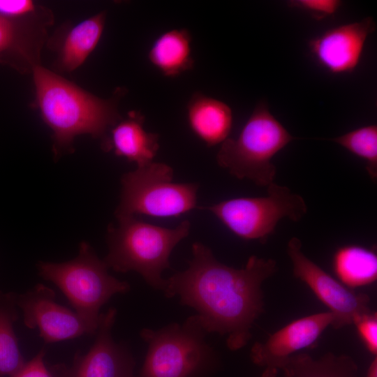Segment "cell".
Returning a JSON list of instances; mask_svg holds the SVG:
<instances>
[{
	"instance_id": "6da1fadb",
	"label": "cell",
	"mask_w": 377,
	"mask_h": 377,
	"mask_svg": "<svg viewBox=\"0 0 377 377\" xmlns=\"http://www.w3.org/2000/svg\"><path fill=\"white\" fill-rule=\"evenodd\" d=\"M191 251L188 267L166 279L164 295H177L182 304L193 308L206 332L226 336L230 350L242 348L264 312L262 285L276 272V260L251 256L236 269L219 261L201 242L193 243Z\"/></svg>"
},
{
	"instance_id": "7a4b0ae2",
	"label": "cell",
	"mask_w": 377,
	"mask_h": 377,
	"mask_svg": "<svg viewBox=\"0 0 377 377\" xmlns=\"http://www.w3.org/2000/svg\"><path fill=\"white\" fill-rule=\"evenodd\" d=\"M31 66L37 106L52 132L54 156L71 152L81 134L100 138L106 151L108 132L121 119L117 102L122 90L103 99L35 62Z\"/></svg>"
},
{
	"instance_id": "3957f363",
	"label": "cell",
	"mask_w": 377,
	"mask_h": 377,
	"mask_svg": "<svg viewBox=\"0 0 377 377\" xmlns=\"http://www.w3.org/2000/svg\"><path fill=\"white\" fill-rule=\"evenodd\" d=\"M107 230L108 252L104 262L117 272L140 274L152 288L164 291L166 279L162 274L170 267L174 248L190 232L191 223L182 221L175 228L145 222L135 216L119 219Z\"/></svg>"
},
{
	"instance_id": "277c9868",
	"label": "cell",
	"mask_w": 377,
	"mask_h": 377,
	"mask_svg": "<svg viewBox=\"0 0 377 377\" xmlns=\"http://www.w3.org/2000/svg\"><path fill=\"white\" fill-rule=\"evenodd\" d=\"M295 138L272 114L265 103H258L236 138L226 139L216 154L218 165L239 179L260 186L274 182V156Z\"/></svg>"
},
{
	"instance_id": "5b68a950",
	"label": "cell",
	"mask_w": 377,
	"mask_h": 377,
	"mask_svg": "<svg viewBox=\"0 0 377 377\" xmlns=\"http://www.w3.org/2000/svg\"><path fill=\"white\" fill-rule=\"evenodd\" d=\"M39 275L53 283L66 296L74 311L98 325L101 308L118 293L130 290L128 282L108 273V267L91 246L82 242L77 256L63 263L39 262Z\"/></svg>"
},
{
	"instance_id": "8992f818",
	"label": "cell",
	"mask_w": 377,
	"mask_h": 377,
	"mask_svg": "<svg viewBox=\"0 0 377 377\" xmlns=\"http://www.w3.org/2000/svg\"><path fill=\"white\" fill-rule=\"evenodd\" d=\"M117 219L142 214L156 218L178 217L198 207L199 184L173 182L169 165L154 162L123 175Z\"/></svg>"
},
{
	"instance_id": "52a82bcc",
	"label": "cell",
	"mask_w": 377,
	"mask_h": 377,
	"mask_svg": "<svg viewBox=\"0 0 377 377\" xmlns=\"http://www.w3.org/2000/svg\"><path fill=\"white\" fill-rule=\"evenodd\" d=\"M206 333L196 314L182 324L143 329L140 337L148 349L140 377H198L215 360Z\"/></svg>"
},
{
	"instance_id": "ba28073f",
	"label": "cell",
	"mask_w": 377,
	"mask_h": 377,
	"mask_svg": "<svg viewBox=\"0 0 377 377\" xmlns=\"http://www.w3.org/2000/svg\"><path fill=\"white\" fill-rule=\"evenodd\" d=\"M267 187L266 196L235 198L197 209L212 213L237 237L264 242L281 219L297 222L307 212L304 198L288 187L274 182Z\"/></svg>"
},
{
	"instance_id": "9c48e42d",
	"label": "cell",
	"mask_w": 377,
	"mask_h": 377,
	"mask_svg": "<svg viewBox=\"0 0 377 377\" xmlns=\"http://www.w3.org/2000/svg\"><path fill=\"white\" fill-rule=\"evenodd\" d=\"M287 253L295 277L305 283L334 315V329L353 324L359 316L372 311L367 294L352 290L309 258L297 237L288 241Z\"/></svg>"
},
{
	"instance_id": "30bf717a",
	"label": "cell",
	"mask_w": 377,
	"mask_h": 377,
	"mask_svg": "<svg viewBox=\"0 0 377 377\" xmlns=\"http://www.w3.org/2000/svg\"><path fill=\"white\" fill-rule=\"evenodd\" d=\"M16 302L22 312L24 325L29 329H38L40 337L46 343L96 332L98 325L57 303L55 292L42 283L17 294Z\"/></svg>"
},
{
	"instance_id": "8fae6325",
	"label": "cell",
	"mask_w": 377,
	"mask_h": 377,
	"mask_svg": "<svg viewBox=\"0 0 377 377\" xmlns=\"http://www.w3.org/2000/svg\"><path fill=\"white\" fill-rule=\"evenodd\" d=\"M116 316L114 308L101 313L92 346L86 354L77 352L70 367L64 366V377H134L133 357L112 337Z\"/></svg>"
},
{
	"instance_id": "7c38bea8",
	"label": "cell",
	"mask_w": 377,
	"mask_h": 377,
	"mask_svg": "<svg viewBox=\"0 0 377 377\" xmlns=\"http://www.w3.org/2000/svg\"><path fill=\"white\" fill-rule=\"evenodd\" d=\"M375 29L376 23L370 17L332 27L309 41L310 52L329 73H351L360 64L367 37Z\"/></svg>"
},
{
	"instance_id": "4fadbf2b",
	"label": "cell",
	"mask_w": 377,
	"mask_h": 377,
	"mask_svg": "<svg viewBox=\"0 0 377 377\" xmlns=\"http://www.w3.org/2000/svg\"><path fill=\"white\" fill-rule=\"evenodd\" d=\"M334 322V316L329 311L292 321L271 334L265 342L256 341L251 349V360L256 365L279 370L290 356L314 345Z\"/></svg>"
},
{
	"instance_id": "5bb4252c",
	"label": "cell",
	"mask_w": 377,
	"mask_h": 377,
	"mask_svg": "<svg viewBox=\"0 0 377 377\" xmlns=\"http://www.w3.org/2000/svg\"><path fill=\"white\" fill-rule=\"evenodd\" d=\"M144 121V116L135 111L121 118L110 131L106 151L113 149L116 156L137 167L151 163L159 149V137L145 129Z\"/></svg>"
},
{
	"instance_id": "9a60e30c",
	"label": "cell",
	"mask_w": 377,
	"mask_h": 377,
	"mask_svg": "<svg viewBox=\"0 0 377 377\" xmlns=\"http://www.w3.org/2000/svg\"><path fill=\"white\" fill-rule=\"evenodd\" d=\"M188 126L207 147L222 144L232 126L231 108L224 102L196 92L186 108Z\"/></svg>"
},
{
	"instance_id": "2e32d148",
	"label": "cell",
	"mask_w": 377,
	"mask_h": 377,
	"mask_svg": "<svg viewBox=\"0 0 377 377\" xmlns=\"http://www.w3.org/2000/svg\"><path fill=\"white\" fill-rule=\"evenodd\" d=\"M148 59L164 76L173 77L191 70L194 65L191 56V36L185 29L167 31L151 45Z\"/></svg>"
},
{
	"instance_id": "e0dca14e",
	"label": "cell",
	"mask_w": 377,
	"mask_h": 377,
	"mask_svg": "<svg viewBox=\"0 0 377 377\" xmlns=\"http://www.w3.org/2000/svg\"><path fill=\"white\" fill-rule=\"evenodd\" d=\"M105 13L86 19L66 34L59 52V66L65 71L80 67L98 45L105 26Z\"/></svg>"
},
{
	"instance_id": "ac0fdd59",
	"label": "cell",
	"mask_w": 377,
	"mask_h": 377,
	"mask_svg": "<svg viewBox=\"0 0 377 377\" xmlns=\"http://www.w3.org/2000/svg\"><path fill=\"white\" fill-rule=\"evenodd\" d=\"M285 377H358V367L352 357L328 352L318 359L306 353L290 356L279 369Z\"/></svg>"
},
{
	"instance_id": "d6986e66",
	"label": "cell",
	"mask_w": 377,
	"mask_h": 377,
	"mask_svg": "<svg viewBox=\"0 0 377 377\" xmlns=\"http://www.w3.org/2000/svg\"><path fill=\"white\" fill-rule=\"evenodd\" d=\"M339 281L352 288L373 283L377 279V255L374 249L350 244L339 248L332 260Z\"/></svg>"
},
{
	"instance_id": "ffe728a7",
	"label": "cell",
	"mask_w": 377,
	"mask_h": 377,
	"mask_svg": "<svg viewBox=\"0 0 377 377\" xmlns=\"http://www.w3.org/2000/svg\"><path fill=\"white\" fill-rule=\"evenodd\" d=\"M17 295L0 290V376H11L25 362L14 325L18 320Z\"/></svg>"
},
{
	"instance_id": "44dd1931",
	"label": "cell",
	"mask_w": 377,
	"mask_h": 377,
	"mask_svg": "<svg viewBox=\"0 0 377 377\" xmlns=\"http://www.w3.org/2000/svg\"><path fill=\"white\" fill-rule=\"evenodd\" d=\"M364 160L365 168L374 182L377 178V126H362L340 136L327 139Z\"/></svg>"
},
{
	"instance_id": "7402d4cb",
	"label": "cell",
	"mask_w": 377,
	"mask_h": 377,
	"mask_svg": "<svg viewBox=\"0 0 377 377\" xmlns=\"http://www.w3.org/2000/svg\"><path fill=\"white\" fill-rule=\"evenodd\" d=\"M24 24L0 15V61L15 68L18 61L34 62L29 52V35Z\"/></svg>"
},
{
	"instance_id": "603a6c76",
	"label": "cell",
	"mask_w": 377,
	"mask_h": 377,
	"mask_svg": "<svg viewBox=\"0 0 377 377\" xmlns=\"http://www.w3.org/2000/svg\"><path fill=\"white\" fill-rule=\"evenodd\" d=\"M45 348L29 361L24 364L10 377H64V364H57L51 367L45 365L44 357Z\"/></svg>"
},
{
	"instance_id": "cb8c5ba5",
	"label": "cell",
	"mask_w": 377,
	"mask_h": 377,
	"mask_svg": "<svg viewBox=\"0 0 377 377\" xmlns=\"http://www.w3.org/2000/svg\"><path fill=\"white\" fill-rule=\"evenodd\" d=\"M291 8L302 10L318 20L334 15L341 6L339 0H292L288 1Z\"/></svg>"
},
{
	"instance_id": "d4e9b609",
	"label": "cell",
	"mask_w": 377,
	"mask_h": 377,
	"mask_svg": "<svg viewBox=\"0 0 377 377\" xmlns=\"http://www.w3.org/2000/svg\"><path fill=\"white\" fill-rule=\"evenodd\" d=\"M357 333L367 350L374 355L377 353V313L374 311L363 314L355 320Z\"/></svg>"
},
{
	"instance_id": "484cf974",
	"label": "cell",
	"mask_w": 377,
	"mask_h": 377,
	"mask_svg": "<svg viewBox=\"0 0 377 377\" xmlns=\"http://www.w3.org/2000/svg\"><path fill=\"white\" fill-rule=\"evenodd\" d=\"M36 10V5L30 0H0V15L6 18L20 20Z\"/></svg>"
},
{
	"instance_id": "4316f807",
	"label": "cell",
	"mask_w": 377,
	"mask_h": 377,
	"mask_svg": "<svg viewBox=\"0 0 377 377\" xmlns=\"http://www.w3.org/2000/svg\"><path fill=\"white\" fill-rule=\"evenodd\" d=\"M366 377H377V357L375 358L371 362L367 373Z\"/></svg>"
},
{
	"instance_id": "83f0119b",
	"label": "cell",
	"mask_w": 377,
	"mask_h": 377,
	"mask_svg": "<svg viewBox=\"0 0 377 377\" xmlns=\"http://www.w3.org/2000/svg\"><path fill=\"white\" fill-rule=\"evenodd\" d=\"M278 369L274 367H265L260 377H276Z\"/></svg>"
}]
</instances>
